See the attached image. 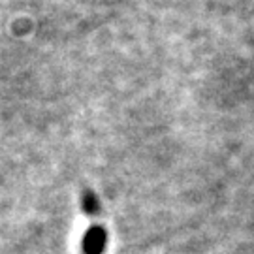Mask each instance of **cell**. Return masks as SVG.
Masks as SVG:
<instances>
[{"instance_id": "obj_1", "label": "cell", "mask_w": 254, "mask_h": 254, "mask_svg": "<svg viewBox=\"0 0 254 254\" xmlns=\"http://www.w3.org/2000/svg\"><path fill=\"white\" fill-rule=\"evenodd\" d=\"M106 243H108V234H106L104 226L92 224V226L85 232V236H83L81 249L85 254H104Z\"/></svg>"}, {"instance_id": "obj_2", "label": "cell", "mask_w": 254, "mask_h": 254, "mask_svg": "<svg viewBox=\"0 0 254 254\" xmlns=\"http://www.w3.org/2000/svg\"><path fill=\"white\" fill-rule=\"evenodd\" d=\"M81 209L87 217H96L100 213V201L94 196V192L83 190L81 194Z\"/></svg>"}]
</instances>
